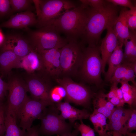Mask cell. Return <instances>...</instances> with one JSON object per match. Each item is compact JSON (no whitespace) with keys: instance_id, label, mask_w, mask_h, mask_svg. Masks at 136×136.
Instances as JSON below:
<instances>
[{"instance_id":"35","label":"cell","mask_w":136,"mask_h":136,"mask_svg":"<svg viewBox=\"0 0 136 136\" xmlns=\"http://www.w3.org/2000/svg\"><path fill=\"white\" fill-rule=\"evenodd\" d=\"M106 2L110 3L113 5L117 6H119L128 7L130 9H132L136 6L130 0H106Z\"/></svg>"},{"instance_id":"41","label":"cell","mask_w":136,"mask_h":136,"mask_svg":"<svg viewBox=\"0 0 136 136\" xmlns=\"http://www.w3.org/2000/svg\"><path fill=\"white\" fill-rule=\"evenodd\" d=\"M108 101L110 102L114 106H116L117 107H123L124 105L117 96H115L111 98Z\"/></svg>"},{"instance_id":"33","label":"cell","mask_w":136,"mask_h":136,"mask_svg":"<svg viewBox=\"0 0 136 136\" xmlns=\"http://www.w3.org/2000/svg\"><path fill=\"white\" fill-rule=\"evenodd\" d=\"M128 64H129V66L127 70L124 77L120 82L123 81L128 82L130 81L132 83L133 85L136 86V83L135 81L136 73L132 69L131 65V63Z\"/></svg>"},{"instance_id":"36","label":"cell","mask_w":136,"mask_h":136,"mask_svg":"<svg viewBox=\"0 0 136 136\" xmlns=\"http://www.w3.org/2000/svg\"><path fill=\"white\" fill-rule=\"evenodd\" d=\"M5 109L3 104L0 106V136H3L6 130Z\"/></svg>"},{"instance_id":"18","label":"cell","mask_w":136,"mask_h":136,"mask_svg":"<svg viewBox=\"0 0 136 136\" xmlns=\"http://www.w3.org/2000/svg\"><path fill=\"white\" fill-rule=\"evenodd\" d=\"M17 68L23 69L29 74L43 70V62L40 54L32 50L25 56L20 59Z\"/></svg>"},{"instance_id":"23","label":"cell","mask_w":136,"mask_h":136,"mask_svg":"<svg viewBox=\"0 0 136 136\" xmlns=\"http://www.w3.org/2000/svg\"><path fill=\"white\" fill-rule=\"evenodd\" d=\"M123 46L119 43L108 59V68L105 75L106 81H109L111 78L115 70L122 63L123 58Z\"/></svg>"},{"instance_id":"3","label":"cell","mask_w":136,"mask_h":136,"mask_svg":"<svg viewBox=\"0 0 136 136\" xmlns=\"http://www.w3.org/2000/svg\"><path fill=\"white\" fill-rule=\"evenodd\" d=\"M38 17L36 27L38 28L47 25L67 11L77 6L69 0H33Z\"/></svg>"},{"instance_id":"34","label":"cell","mask_w":136,"mask_h":136,"mask_svg":"<svg viewBox=\"0 0 136 136\" xmlns=\"http://www.w3.org/2000/svg\"><path fill=\"white\" fill-rule=\"evenodd\" d=\"M10 0H0V17L7 15L11 10Z\"/></svg>"},{"instance_id":"39","label":"cell","mask_w":136,"mask_h":136,"mask_svg":"<svg viewBox=\"0 0 136 136\" xmlns=\"http://www.w3.org/2000/svg\"><path fill=\"white\" fill-rule=\"evenodd\" d=\"M39 132L37 127L33 126L27 131L26 136H39Z\"/></svg>"},{"instance_id":"30","label":"cell","mask_w":136,"mask_h":136,"mask_svg":"<svg viewBox=\"0 0 136 136\" xmlns=\"http://www.w3.org/2000/svg\"><path fill=\"white\" fill-rule=\"evenodd\" d=\"M80 6L83 8L90 7L93 8H101L107 3L105 0H81Z\"/></svg>"},{"instance_id":"47","label":"cell","mask_w":136,"mask_h":136,"mask_svg":"<svg viewBox=\"0 0 136 136\" xmlns=\"http://www.w3.org/2000/svg\"><path fill=\"white\" fill-rule=\"evenodd\" d=\"M2 99L0 98V106L3 105Z\"/></svg>"},{"instance_id":"10","label":"cell","mask_w":136,"mask_h":136,"mask_svg":"<svg viewBox=\"0 0 136 136\" xmlns=\"http://www.w3.org/2000/svg\"><path fill=\"white\" fill-rule=\"evenodd\" d=\"M9 91L7 108L18 118L20 111L28 96L26 82L17 77L11 78L7 83Z\"/></svg>"},{"instance_id":"40","label":"cell","mask_w":136,"mask_h":136,"mask_svg":"<svg viewBox=\"0 0 136 136\" xmlns=\"http://www.w3.org/2000/svg\"><path fill=\"white\" fill-rule=\"evenodd\" d=\"M63 98H65L66 96V92L65 89L62 86L59 85L54 87Z\"/></svg>"},{"instance_id":"9","label":"cell","mask_w":136,"mask_h":136,"mask_svg":"<svg viewBox=\"0 0 136 136\" xmlns=\"http://www.w3.org/2000/svg\"><path fill=\"white\" fill-rule=\"evenodd\" d=\"M54 105L52 103L34 99L28 96L18 118L20 120V127L28 130L31 127L33 121L39 118L47 107Z\"/></svg>"},{"instance_id":"1","label":"cell","mask_w":136,"mask_h":136,"mask_svg":"<svg viewBox=\"0 0 136 136\" xmlns=\"http://www.w3.org/2000/svg\"><path fill=\"white\" fill-rule=\"evenodd\" d=\"M107 2L100 8H85L88 20L82 39L88 46L97 45L103 31L109 27H113L118 16L117 6Z\"/></svg>"},{"instance_id":"45","label":"cell","mask_w":136,"mask_h":136,"mask_svg":"<svg viewBox=\"0 0 136 136\" xmlns=\"http://www.w3.org/2000/svg\"><path fill=\"white\" fill-rule=\"evenodd\" d=\"M112 134V136H124L121 133L115 131H112L111 132Z\"/></svg>"},{"instance_id":"46","label":"cell","mask_w":136,"mask_h":136,"mask_svg":"<svg viewBox=\"0 0 136 136\" xmlns=\"http://www.w3.org/2000/svg\"><path fill=\"white\" fill-rule=\"evenodd\" d=\"M124 136H136V133L128 132Z\"/></svg>"},{"instance_id":"37","label":"cell","mask_w":136,"mask_h":136,"mask_svg":"<svg viewBox=\"0 0 136 136\" xmlns=\"http://www.w3.org/2000/svg\"><path fill=\"white\" fill-rule=\"evenodd\" d=\"M118 84L116 83H112L110 91L107 94L105 93V96L107 98L108 101L111 98L116 96V90L118 88Z\"/></svg>"},{"instance_id":"15","label":"cell","mask_w":136,"mask_h":136,"mask_svg":"<svg viewBox=\"0 0 136 136\" xmlns=\"http://www.w3.org/2000/svg\"><path fill=\"white\" fill-rule=\"evenodd\" d=\"M37 18L30 11L17 13L0 25L1 27L15 29L27 28L37 23Z\"/></svg>"},{"instance_id":"22","label":"cell","mask_w":136,"mask_h":136,"mask_svg":"<svg viewBox=\"0 0 136 136\" xmlns=\"http://www.w3.org/2000/svg\"><path fill=\"white\" fill-rule=\"evenodd\" d=\"M105 94L103 92L100 91L95 95L92 104L94 111L109 118L115 108L110 102L106 100Z\"/></svg>"},{"instance_id":"11","label":"cell","mask_w":136,"mask_h":136,"mask_svg":"<svg viewBox=\"0 0 136 136\" xmlns=\"http://www.w3.org/2000/svg\"><path fill=\"white\" fill-rule=\"evenodd\" d=\"M29 74L25 82L31 98L53 103L49 98L50 89L47 84L34 73Z\"/></svg>"},{"instance_id":"13","label":"cell","mask_w":136,"mask_h":136,"mask_svg":"<svg viewBox=\"0 0 136 136\" xmlns=\"http://www.w3.org/2000/svg\"><path fill=\"white\" fill-rule=\"evenodd\" d=\"M133 109H127L122 107L115 108L108 118L109 130L125 135L128 133L126 129L127 122Z\"/></svg>"},{"instance_id":"43","label":"cell","mask_w":136,"mask_h":136,"mask_svg":"<svg viewBox=\"0 0 136 136\" xmlns=\"http://www.w3.org/2000/svg\"><path fill=\"white\" fill-rule=\"evenodd\" d=\"M116 96L120 100H124L123 98V93L122 90L120 88L118 87L117 88L116 90Z\"/></svg>"},{"instance_id":"6","label":"cell","mask_w":136,"mask_h":136,"mask_svg":"<svg viewBox=\"0 0 136 136\" xmlns=\"http://www.w3.org/2000/svg\"><path fill=\"white\" fill-rule=\"evenodd\" d=\"M82 46L78 41H70L60 49V61L62 73H76L83 56Z\"/></svg>"},{"instance_id":"4","label":"cell","mask_w":136,"mask_h":136,"mask_svg":"<svg viewBox=\"0 0 136 136\" xmlns=\"http://www.w3.org/2000/svg\"><path fill=\"white\" fill-rule=\"evenodd\" d=\"M83 56L80 67L83 78L98 87L102 82L101 77L102 63L100 46L82 47Z\"/></svg>"},{"instance_id":"5","label":"cell","mask_w":136,"mask_h":136,"mask_svg":"<svg viewBox=\"0 0 136 136\" xmlns=\"http://www.w3.org/2000/svg\"><path fill=\"white\" fill-rule=\"evenodd\" d=\"M28 40L33 49L38 52L54 48L61 49L68 42L60 36L52 24L31 31Z\"/></svg>"},{"instance_id":"2","label":"cell","mask_w":136,"mask_h":136,"mask_svg":"<svg viewBox=\"0 0 136 136\" xmlns=\"http://www.w3.org/2000/svg\"><path fill=\"white\" fill-rule=\"evenodd\" d=\"M87 20L85 9L77 6L47 25H53L59 33L66 36L68 42L78 41L79 38L82 39L84 34Z\"/></svg>"},{"instance_id":"32","label":"cell","mask_w":136,"mask_h":136,"mask_svg":"<svg viewBox=\"0 0 136 136\" xmlns=\"http://www.w3.org/2000/svg\"><path fill=\"white\" fill-rule=\"evenodd\" d=\"M126 129L128 132H131L136 129V110L133 109L127 121Z\"/></svg>"},{"instance_id":"27","label":"cell","mask_w":136,"mask_h":136,"mask_svg":"<svg viewBox=\"0 0 136 136\" xmlns=\"http://www.w3.org/2000/svg\"><path fill=\"white\" fill-rule=\"evenodd\" d=\"M11 7L12 10L15 12L24 11H30L33 0H10Z\"/></svg>"},{"instance_id":"38","label":"cell","mask_w":136,"mask_h":136,"mask_svg":"<svg viewBox=\"0 0 136 136\" xmlns=\"http://www.w3.org/2000/svg\"><path fill=\"white\" fill-rule=\"evenodd\" d=\"M8 90V83L4 81L0 76V98L3 99Z\"/></svg>"},{"instance_id":"16","label":"cell","mask_w":136,"mask_h":136,"mask_svg":"<svg viewBox=\"0 0 136 136\" xmlns=\"http://www.w3.org/2000/svg\"><path fill=\"white\" fill-rule=\"evenodd\" d=\"M113 27L111 26L107 29V34L102 39L100 46L102 63V71L103 73L105 72V66L109 57L119 43Z\"/></svg>"},{"instance_id":"12","label":"cell","mask_w":136,"mask_h":136,"mask_svg":"<svg viewBox=\"0 0 136 136\" xmlns=\"http://www.w3.org/2000/svg\"><path fill=\"white\" fill-rule=\"evenodd\" d=\"M1 48L12 51L20 58L33 50L28 40L17 34H11L5 37Z\"/></svg>"},{"instance_id":"26","label":"cell","mask_w":136,"mask_h":136,"mask_svg":"<svg viewBox=\"0 0 136 136\" xmlns=\"http://www.w3.org/2000/svg\"><path fill=\"white\" fill-rule=\"evenodd\" d=\"M120 87L123 93V98L125 103L128 104L130 108L134 109L136 106V86L131 85L128 82H121Z\"/></svg>"},{"instance_id":"28","label":"cell","mask_w":136,"mask_h":136,"mask_svg":"<svg viewBox=\"0 0 136 136\" xmlns=\"http://www.w3.org/2000/svg\"><path fill=\"white\" fill-rule=\"evenodd\" d=\"M129 65L128 63H122L115 70L111 78L108 81L112 83H120L129 68Z\"/></svg>"},{"instance_id":"24","label":"cell","mask_w":136,"mask_h":136,"mask_svg":"<svg viewBox=\"0 0 136 136\" xmlns=\"http://www.w3.org/2000/svg\"><path fill=\"white\" fill-rule=\"evenodd\" d=\"M124 51L122 63H130L136 62V31H130L129 37L124 40Z\"/></svg>"},{"instance_id":"29","label":"cell","mask_w":136,"mask_h":136,"mask_svg":"<svg viewBox=\"0 0 136 136\" xmlns=\"http://www.w3.org/2000/svg\"><path fill=\"white\" fill-rule=\"evenodd\" d=\"M126 17L127 23L130 31H136V6L132 9L126 10Z\"/></svg>"},{"instance_id":"8","label":"cell","mask_w":136,"mask_h":136,"mask_svg":"<svg viewBox=\"0 0 136 136\" xmlns=\"http://www.w3.org/2000/svg\"><path fill=\"white\" fill-rule=\"evenodd\" d=\"M56 81L66 91V101L86 107L90 105L94 94L86 86L67 78L57 79Z\"/></svg>"},{"instance_id":"44","label":"cell","mask_w":136,"mask_h":136,"mask_svg":"<svg viewBox=\"0 0 136 136\" xmlns=\"http://www.w3.org/2000/svg\"><path fill=\"white\" fill-rule=\"evenodd\" d=\"M5 37L2 31L0 29V46H1L3 44Z\"/></svg>"},{"instance_id":"17","label":"cell","mask_w":136,"mask_h":136,"mask_svg":"<svg viewBox=\"0 0 136 136\" xmlns=\"http://www.w3.org/2000/svg\"><path fill=\"white\" fill-rule=\"evenodd\" d=\"M56 107L61 112L60 118L65 120L68 119L72 124L77 120L80 121L89 118L90 114L85 109L80 110L71 105L67 101L56 104Z\"/></svg>"},{"instance_id":"7","label":"cell","mask_w":136,"mask_h":136,"mask_svg":"<svg viewBox=\"0 0 136 136\" xmlns=\"http://www.w3.org/2000/svg\"><path fill=\"white\" fill-rule=\"evenodd\" d=\"M50 107L45 109L39 119L41 121V131L45 135H60L70 132V124L60 118L56 106Z\"/></svg>"},{"instance_id":"25","label":"cell","mask_w":136,"mask_h":136,"mask_svg":"<svg viewBox=\"0 0 136 136\" xmlns=\"http://www.w3.org/2000/svg\"><path fill=\"white\" fill-rule=\"evenodd\" d=\"M89 119L93 124L94 129L99 136H112L109 130L107 118L102 114L93 111L90 114Z\"/></svg>"},{"instance_id":"14","label":"cell","mask_w":136,"mask_h":136,"mask_svg":"<svg viewBox=\"0 0 136 136\" xmlns=\"http://www.w3.org/2000/svg\"><path fill=\"white\" fill-rule=\"evenodd\" d=\"M38 53L42 58L43 70L52 75H57L62 73L60 61V49L53 48Z\"/></svg>"},{"instance_id":"42","label":"cell","mask_w":136,"mask_h":136,"mask_svg":"<svg viewBox=\"0 0 136 136\" xmlns=\"http://www.w3.org/2000/svg\"><path fill=\"white\" fill-rule=\"evenodd\" d=\"M79 132L78 129H76L72 132L70 131L61 135L60 136H77Z\"/></svg>"},{"instance_id":"19","label":"cell","mask_w":136,"mask_h":136,"mask_svg":"<svg viewBox=\"0 0 136 136\" xmlns=\"http://www.w3.org/2000/svg\"><path fill=\"white\" fill-rule=\"evenodd\" d=\"M127 9L126 7L121 9L113 27L119 44L123 45L124 40L130 35L126 17V12Z\"/></svg>"},{"instance_id":"20","label":"cell","mask_w":136,"mask_h":136,"mask_svg":"<svg viewBox=\"0 0 136 136\" xmlns=\"http://www.w3.org/2000/svg\"><path fill=\"white\" fill-rule=\"evenodd\" d=\"M20 59L12 51L1 48L0 71L3 74H7L12 69L17 68Z\"/></svg>"},{"instance_id":"31","label":"cell","mask_w":136,"mask_h":136,"mask_svg":"<svg viewBox=\"0 0 136 136\" xmlns=\"http://www.w3.org/2000/svg\"><path fill=\"white\" fill-rule=\"evenodd\" d=\"M80 122V124L76 123L75 126L76 128L80 132L81 136H95L93 129L84 124L82 120Z\"/></svg>"},{"instance_id":"21","label":"cell","mask_w":136,"mask_h":136,"mask_svg":"<svg viewBox=\"0 0 136 136\" xmlns=\"http://www.w3.org/2000/svg\"><path fill=\"white\" fill-rule=\"evenodd\" d=\"M17 119L14 113L7 108L5 119L6 130L3 136H26V131L17 126Z\"/></svg>"}]
</instances>
